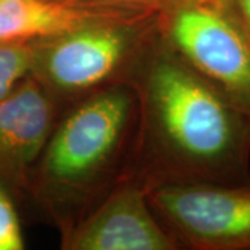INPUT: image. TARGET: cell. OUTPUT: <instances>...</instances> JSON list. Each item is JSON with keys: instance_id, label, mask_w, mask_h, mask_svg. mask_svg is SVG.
<instances>
[{"instance_id": "6da1fadb", "label": "cell", "mask_w": 250, "mask_h": 250, "mask_svg": "<svg viewBox=\"0 0 250 250\" xmlns=\"http://www.w3.org/2000/svg\"><path fill=\"white\" fill-rule=\"evenodd\" d=\"M150 184H250V118L188 65L159 31L128 81Z\"/></svg>"}, {"instance_id": "7a4b0ae2", "label": "cell", "mask_w": 250, "mask_h": 250, "mask_svg": "<svg viewBox=\"0 0 250 250\" xmlns=\"http://www.w3.org/2000/svg\"><path fill=\"white\" fill-rule=\"evenodd\" d=\"M139 116L138 96L129 82L95 90L60 123L36 163V192L62 231L83 214L111 177L128 135ZM74 221V223H75Z\"/></svg>"}, {"instance_id": "3957f363", "label": "cell", "mask_w": 250, "mask_h": 250, "mask_svg": "<svg viewBox=\"0 0 250 250\" xmlns=\"http://www.w3.org/2000/svg\"><path fill=\"white\" fill-rule=\"evenodd\" d=\"M159 14L110 20L34 42L32 75L56 98L126 82L157 34Z\"/></svg>"}, {"instance_id": "277c9868", "label": "cell", "mask_w": 250, "mask_h": 250, "mask_svg": "<svg viewBox=\"0 0 250 250\" xmlns=\"http://www.w3.org/2000/svg\"><path fill=\"white\" fill-rule=\"evenodd\" d=\"M161 41L250 118V38L227 0H185L159 13Z\"/></svg>"}, {"instance_id": "5b68a950", "label": "cell", "mask_w": 250, "mask_h": 250, "mask_svg": "<svg viewBox=\"0 0 250 250\" xmlns=\"http://www.w3.org/2000/svg\"><path fill=\"white\" fill-rule=\"evenodd\" d=\"M149 200L178 245L250 249V184L163 182L150 188Z\"/></svg>"}, {"instance_id": "8992f818", "label": "cell", "mask_w": 250, "mask_h": 250, "mask_svg": "<svg viewBox=\"0 0 250 250\" xmlns=\"http://www.w3.org/2000/svg\"><path fill=\"white\" fill-rule=\"evenodd\" d=\"M150 188V181L139 171L120 179L106 196L62 232V249H178L177 241L153 211Z\"/></svg>"}, {"instance_id": "52a82bcc", "label": "cell", "mask_w": 250, "mask_h": 250, "mask_svg": "<svg viewBox=\"0 0 250 250\" xmlns=\"http://www.w3.org/2000/svg\"><path fill=\"white\" fill-rule=\"evenodd\" d=\"M57 98L29 74L0 100V178L24 185L53 132Z\"/></svg>"}, {"instance_id": "ba28073f", "label": "cell", "mask_w": 250, "mask_h": 250, "mask_svg": "<svg viewBox=\"0 0 250 250\" xmlns=\"http://www.w3.org/2000/svg\"><path fill=\"white\" fill-rule=\"evenodd\" d=\"M153 13L86 4L75 0H0V43L49 39L110 20Z\"/></svg>"}, {"instance_id": "9c48e42d", "label": "cell", "mask_w": 250, "mask_h": 250, "mask_svg": "<svg viewBox=\"0 0 250 250\" xmlns=\"http://www.w3.org/2000/svg\"><path fill=\"white\" fill-rule=\"evenodd\" d=\"M34 42L0 43V100L32 72Z\"/></svg>"}, {"instance_id": "30bf717a", "label": "cell", "mask_w": 250, "mask_h": 250, "mask_svg": "<svg viewBox=\"0 0 250 250\" xmlns=\"http://www.w3.org/2000/svg\"><path fill=\"white\" fill-rule=\"evenodd\" d=\"M24 248L17 211L11 199L0 187V250H22Z\"/></svg>"}, {"instance_id": "8fae6325", "label": "cell", "mask_w": 250, "mask_h": 250, "mask_svg": "<svg viewBox=\"0 0 250 250\" xmlns=\"http://www.w3.org/2000/svg\"><path fill=\"white\" fill-rule=\"evenodd\" d=\"M75 1L138 11V13H161L185 0H75Z\"/></svg>"}, {"instance_id": "7c38bea8", "label": "cell", "mask_w": 250, "mask_h": 250, "mask_svg": "<svg viewBox=\"0 0 250 250\" xmlns=\"http://www.w3.org/2000/svg\"><path fill=\"white\" fill-rule=\"evenodd\" d=\"M227 6L250 38V0H227Z\"/></svg>"}]
</instances>
